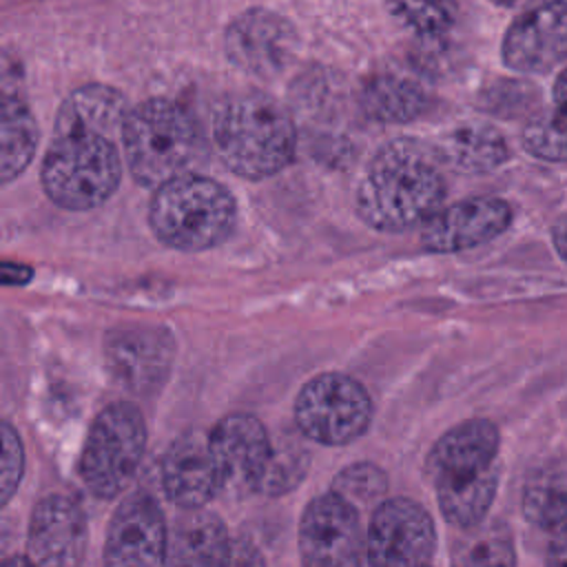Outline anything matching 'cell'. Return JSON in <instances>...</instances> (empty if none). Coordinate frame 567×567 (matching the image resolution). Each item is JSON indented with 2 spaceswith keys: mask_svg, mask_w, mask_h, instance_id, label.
<instances>
[{
  "mask_svg": "<svg viewBox=\"0 0 567 567\" xmlns=\"http://www.w3.org/2000/svg\"><path fill=\"white\" fill-rule=\"evenodd\" d=\"M443 157L436 146L414 137L383 144L368 162L354 208L363 224L381 233H403L423 226L445 199Z\"/></svg>",
  "mask_w": 567,
  "mask_h": 567,
  "instance_id": "1",
  "label": "cell"
},
{
  "mask_svg": "<svg viewBox=\"0 0 567 567\" xmlns=\"http://www.w3.org/2000/svg\"><path fill=\"white\" fill-rule=\"evenodd\" d=\"M498 427L470 419L450 427L430 450L425 474L445 520L458 529L485 520L498 489Z\"/></svg>",
  "mask_w": 567,
  "mask_h": 567,
  "instance_id": "2",
  "label": "cell"
},
{
  "mask_svg": "<svg viewBox=\"0 0 567 567\" xmlns=\"http://www.w3.org/2000/svg\"><path fill=\"white\" fill-rule=\"evenodd\" d=\"M297 131L290 113L270 95H233L215 117V151L224 166L246 179H264L290 164Z\"/></svg>",
  "mask_w": 567,
  "mask_h": 567,
  "instance_id": "3",
  "label": "cell"
},
{
  "mask_svg": "<svg viewBox=\"0 0 567 567\" xmlns=\"http://www.w3.org/2000/svg\"><path fill=\"white\" fill-rule=\"evenodd\" d=\"M237 221L233 193L204 175L186 173L159 188L148 204L153 235L168 248L199 252L226 241Z\"/></svg>",
  "mask_w": 567,
  "mask_h": 567,
  "instance_id": "4",
  "label": "cell"
},
{
  "mask_svg": "<svg viewBox=\"0 0 567 567\" xmlns=\"http://www.w3.org/2000/svg\"><path fill=\"white\" fill-rule=\"evenodd\" d=\"M199 131L179 104L151 97L128 111L122 148L131 177L144 188L190 173L199 157Z\"/></svg>",
  "mask_w": 567,
  "mask_h": 567,
  "instance_id": "5",
  "label": "cell"
},
{
  "mask_svg": "<svg viewBox=\"0 0 567 567\" xmlns=\"http://www.w3.org/2000/svg\"><path fill=\"white\" fill-rule=\"evenodd\" d=\"M117 140L91 131H60L44 153L40 179L47 197L66 210L102 206L120 186Z\"/></svg>",
  "mask_w": 567,
  "mask_h": 567,
  "instance_id": "6",
  "label": "cell"
},
{
  "mask_svg": "<svg viewBox=\"0 0 567 567\" xmlns=\"http://www.w3.org/2000/svg\"><path fill=\"white\" fill-rule=\"evenodd\" d=\"M146 447V425L137 405L109 403L93 421L78 463L84 487L102 501L120 496L135 476Z\"/></svg>",
  "mask_w": 567,
  "mask_h": 567,
  "instance_id": "7",
  "label": "cell"
},
{
  "mask_svg": "<svg viewBox=\"0 0 567 567\" xmlns=\"http://www.w3.org/2000/svg\"><path fill=\"white\" fill-rule=\"evenodd\" d=\"M372 399L352 377L323 372L310 379L295 399L297 430L321 445H346L372 421Z\"/></svg>",
  "mask_w": 567,
  "mask_h": 567,
  "instance_id": "8",
  "label": "cell"
},
{
  "mask_svg": "<svg viewBox=\"0 0 567 567\" xmlns=\"http://www.w3.org/2000/svg\"><path fill=\"white\" fill-rule=\"evenodd\" d=\"M299 554L306 565L317 567L365 563L359 509L334 489L315 496L299 520Z\"/></svg>",
  "mask_w": 567,
  "mask_h": 567,
  "instance_id": "9",
  "label": "cell"
},
{
  "mask_svg": "<svg viewBox=\"0 0 567 567\" xmlns=\"http://www.w3.org/2000/svg\"><path fill=\"white\" fill-rule=\"evenodd\" d=\"M208 445L219 494L241 498L259 492V483L272 450V439L257 416L244 412L224 416L213 425Z\"/></svg>",
  "mask_w": 567,
  "mask_h": 567,
  "instance_id": "10",
  "label": "cell"
},
{
  "mask_svg": "<svg viewBox=\"0 0 567 567\" xmlns=\"http://www.w3.org/2000/svg\"><path fill=\"white\" fill-rule=\"evenodd\" d=\"M175 339L162 326L124 323L106 332L104 361L115 383L146 396L157 392L171 374Z\"/></svg>",
  "mask_w": 567,
  "mask_h": 567,
  "instance_id": "11",
  "label": "cell"
},
{
  "mask_svg": "<svg viewBox=\"0 0 567 567\" xmlns=\"http://www.w3.org/2000/svg\"><path fill=\"white\" fill-rule=\"evenodd\" d=\"M436 551V527L416 501L383 498L365 532V563L370 565H425Z\"/></svg>",
  "mask_w": 567,
  "mask_h": 567,
  "instance_id": "12",
  "label": "cell"
},
{
  "mask_svg": "<svg viewBox=\"0 0 567 567\" xmlns=\"http://www.w3.org/2000/svg\"><path fill=\"white\" fill-rule=\"evenodd\" d=\"M168 558V529L157 501L128 494L115 509L104 540L106 565H162Z\"/></svg>",
  "mask_w": 567,
  "mask_h": 567,
  "instance_id": "13",
  "label": "cell"
},
{
  "mask_svg": "<svg viewBox=\"0 0 567 567\" xmlns=\"http://www.w3.org/2000/svg\"><path fill=\"white\" fill-rule=\"evenodd\" d=\"M89 527L82 505L66 494L44 496L31 512L27 556L42 567H69L84 558Z\"/></svg>",
  "mask_w": 567,
  "mask_h": 567,
  "instance_id": "14",
  "label": "cell"
},
{
  "mask_svg": "<svg viewBox=\"0 0 567 567\" xmlns=\"http://www.w3.org/2000/svg\"><path fill=\"white\" fill-rule=\"evenodd\" d=\"M567 60V0H549L518 16L503 38V62L520 73H545Z\"/></svg>",
  "mask_w": 567,
  "mask_h": 567,
  "instance_id": "15",
  "label": "cell"
},
{
  "mask_svg": "<svg viewBox=\"0 0 567 567\" xmlns=\"http://www.w3.org/2000/svg\"><path fill=\"white\" fill-rule=\"evenodd\" d=\"M512 224V208L501 197H467L441 208L421 226L430 252H458L492 241Z\"/></svg>",
  "mask_w": 567,
  "mask_h": 567,
  "instance_id": "16",
  "label": "cell"
},
{
  "mask_svg": "<svg viewBox=\"0 0 567 567\" xmlns=\"http://www.w3.org/2000/svg\"><path fill=\"white\" fill-rule=\"evenodd\" d=\"M226 51L246 73L272 75L292 58L295 31L275 13L246 11L228 27Z\"/></svg>",
  "mask_w": 567,
  "mask_h": 567,
  "instance_id": "17",
  "label": "cell"
},
{
  "mask_svg": "<svg viewBox=\"0 0 567 567\" xmlns=\"http://www.w3.org/2000/svg\"><path fill=\"white\" fill-rule=\"evenodd\" d=\"M159 478L168 501L182 509L204 507L219 494L208 436L202 432L177 436L164 452Z\"/></svg>",
  "mask_w": 567,
  "mask_h": 567,
  "instance_id": "18",
  "label": "cell"
},
{
  "mask_svg": "<svg viewBox=\"0 0 567 567\" xmlns=\"http://www.w3.org/2000/svg\"><path fill=\"white\" fill-rule=\"evenodd\" d=\"M128 111L126 97L117 89L106 84H86L75 89L60 104L53 133L91 131L122 142Z\"/></svg>",
  "mask_w": 567,
  "mask_h": 567,
  "instance_id": "19",
  "label": "cell"
},
{
  "mask_svg": "<svg viewBox=\"0 0 567 567\" xmlns=\"http://www.w3.org/2000/svg\"><path fill=\"white\" fill-rule=\"evenodd\" d=\"M186 514L168 534L166 563L177 565H221L228 563L230 538L219 516L202 507L184 509Z\"/></svg>",
  "mask_w": 567,
  "mask_h": 567,
  "instance_id": "20",
  "label": "cell"
},
{
  "mask_svg": "<svg viewBox=\"0 0 567 567\" xmlns=\"http://www.w3.org/2000/svg\"><path fill=\"white\" fill-rule=\"evenodd\" d=\"M436 148L447 166L470 175L496 171L509 157V146L501 131L481 122L452 128Z\"/></svg>",
  "mask_w": 567,
  "mask_h": 567,
  "instance_id": "21",
  "label": "cell"
},
{
  "mask_svg": "<svg viewBox=\"0 0 567 567\" xmlns=\"http://www.w3.org/2000/svg\"><path fill=\"white\" fill-rule=\"evenodd\" d=\"M520 509L540 529H551L567 518V456H549L529 470Z\"/></svg>",
  "mask_w": 567,
  "mask_h": 567,
  "instance_id": "22",
  "label": "cell"
},
{
  "mask_svg": "<svg viewBox=\"0 0 567 567\" xmlns=\"http://www.w3.org/2000/svg\"><path fill=\"white\" fill-rule=\"evenodd\" d=\"M40 140L38 122L18 91L4 84L2 124H0V177L2 184L13 182L33 159Z\"/></svg>",
  "mask_w": 567,
  "mask_h": 567,
  "instance_id": "23",
  "label": "cell"
},
{
  "mask_svg": "<svg viewBox=\"0 0 567 567\" xmlns=\"http://www.w3.org/2000/svg\"><path fill=\"white\" fill-rule=\"evenodd\" d=\"M361 104L377 122L403 124L416 120L427 109V93L419 82L405 75L383 73L365 84Z\"/></svg>",
  "mask_w": 567,
  "mask_h": 567,
  "instance_id": "24",
  "label": "cell"
},
{
  "mask_svg": "<svg viewBox=\"0 0 567 567\" xmlns=\"http://www.w3.org/2000/svg\"><path fill=\"white\" fill-rule=\"evenodd\" d=\"M452 560L467 567L514 565L516 551L509 527L501 520H481L463 527V534L452 545Z\"/></svg>",
  "mask_w": 567,
  "mask_h": 567,
  "instance_id": "25",
  "label": "cell"
},
{
  "mask_svg": "<svg viewBox=\"0 0 567 567\" xmlns=\"http://www.w3.org/2000/svg\"><path fill=\"white\" fill-rule=\"evenodd\" d=\"M310 467L308 447L290 432H279L272 439L270 458L259 483V492L266 496H281L295 489Z\"/></svg>",
  "mask_w": 567,
  "mask_h": 567,
  "instance_id": "26",
  "label": "cell"
},
{
  "mask_svg": "<svg viewBox=\"0 0 567 567\" xmlns=\"http://www.w3.org/2000/svg\"><path fill=\"white\" fill-rule=\"evenodd\" d=\"M523 148L545 162H567V106L556 104L527 120L520 133Z\"/></svg>",
  "mask_w": 567,
  "mask_h": 567,
  "instance_id": "27",
  "label": "cell"
},
{
  "mask_svg": "<svg viewBox=\"0 0 567 567\" xmlns=\"http://www.w3.org/2000/svg\"><path fill=\"white\" fill-rule=\"evenodd\" d=\"M388 9L419 35H443L456 18L454 0H388Z\"/></svg>",
  "mask_w": 567,
  "mask_h": 567,
  "instance_id": "28",
  "label": "cell"
},
{
  "mask_svg": "<svg viewBox=\"0 0 567 567\" xmlns=\"http://www.w3.org/2000/svg\"><path fill=\"white\" fill-rule=\"evenodd\" d=\"M330 489L348 498L357 509L377 507L388 494V476L372 463H352L334 476Z\"/></svg>",
  "mask_w": 567,
  "mask_h": 567,
  "instance_id": "29",
  "label": "cell"
},
{
  "mask_svg": "<svg viewBox=\"0 0 567 567\" xmlns=\"http://www.w3.org/2000/svg\"><path fill=\"white\" fill-rule=\"evenodd\" d=\"M24 474V447L16 427L2 423V472H0V505H7Z\"/></svg>",
  "mask_w": 567,
  "mask_h": 567,
  "instance_id": "30",
  "label": "cell"
},
{
  "mask_svg": "<svg viewBox=\"0 0 567 567\" xmlns=\"http://www.w3.org/2000/svg\"><path fill=\"white\" fill-rule=\"evenodd\" d=\"M545 563L556 567H567V518L551 527Z\"/></svg>",
  "mask_w": 567,
  "mask_h": 567,
  "instance_id": "31",
  "label": "cell"
},
{
  "mask_svg": "<svg viewBox=\"0 0 567 567\" xmlns=\"http://www.w3.org/2000/svg\"><path fill=\"white\" fill-rule=\"evenodd\" d=\"M33 277V270L24 264H11L7 261L2 266V279L7 286H24Z\"/></svg>",
  "mask_w": 567,
  "mask_h": 567,
  "instance_id": "32",
  "label": "cell"
},
{
  "mask_svg": "<svg viewBox=\"0 0 567 567\" xmlns=\"http://www.w3.org/2000/svg\"><path fill=\"white\" fill-rule=\"evenodd\" d=\"M551 241L556 252L567 261V215H563L551 228Z\"/></svg>",
  "mask_w": 567,
  "mask_h": 567,
  "instance_id": "33",
  "label": "cell"
},
{
  "mask_svg": "<svg viewBox=\"0 0 567 567\" xmlns=\"http://www.w3.org/2000/svg\"><path fill=\"white\" fill-rule=\"evenodd\" d=\"M554 100H556V104L567 106V69L554 82Z\"/></svg>",
  "mask_w": 567,
  "mask_h": 567,
  "instance_id": "34",
  "label": "cell"
},
{
  "mask_svg": "<svg viewBox=\"0 0 567 567\" xmlns=\"http://www.w3.org/2000/svg\"><path fill=\"white\" fill-rule=\"evenodd\" d=\"M492 2L498 4V7H523L529 0H492Z\"/></svg>",
  "mask_w": 567,
  "mask_h": 567,
  "instance_id": "35",
  "label": "cell"
}]
</instances>
